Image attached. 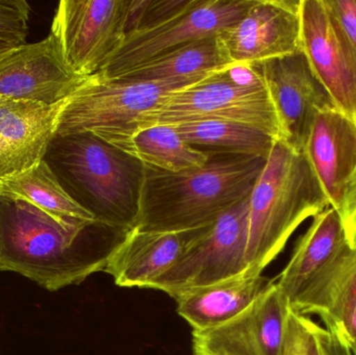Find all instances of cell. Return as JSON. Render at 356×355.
Masks as SVG:
<instances>
[{"instance_id": "30", "label": "cell", "mask_w": 356, "mask_h": 355, "mask_svg": "<svg viewBox=\"0 0 356 355\" xmlns=\"http://www.w3.org/2000/svg\"><path fill=\"white\" fill-rule=\"evenodd\" d=\"M344 224L349 247L356 248V177L343 198L338 210Z\"/></svg>"}, {"instance_id": "34", "label": "cell", "mask_w": 356, "mask_h": 355, "mask_svg": "<svg viewBox=\"0 0 356 355\" xmlns=\"http://www.w3.org/2000/svg\"><path fill=\"white\" fill-rule=\"evenodd\" d=\"M195 355H196V354H195Z\"/></svg>"}, {"instance_id": "2", "label": "cell", "mask_w": 356, "mask_h": 355, "mask_svg": "<svg viewBox=\"0 0 356 355\" xmlns=\"http://www.w3.org/2000/svg\"><path fill=\"white\" fill-rule=\"evenodd\" d=\"M267 160L211 151L204 166L170 173L145 167L135 229L184 231L209 226L250 196Z\"/></svg>"}, {"instance_id": "1", "label": "cell", "mask_w": 356, "mask_h": 355, "mask_svg": "<svg viewBox=\"0 0 356 355\" xmlns=\"http://www.w3.org/2000/svg\"><path fill=\"white\" fill-rule=\"evenodd\" d=\"M129 231L97 222H63L0 191V271L18 273L48 291L104 272Z\"/></svg>"}, {"instance_id": "32", "label": "cell", "mask_w": 356, "mask_h": 355, "mask_svg": "<svg viewBox=\"0 0 356 355\" xmlns=\"http://www.w3.org/2000/svg\"><path fill=\"white\" fill-rule=\"evenodd\" d=\"M18 46L10 45V44L0 43V58H3L6 54L15 49Z\"/></svg>"}, {"instance_id": "12", "label": "cell", "mask_w": 356, "mask_h": 355, "mask_svg": "<svg viewBox=\"0 0 356 355\" xmlns=\"http://www.w3.org/2000/svg\"><path fill=\"white\" fill-rule=\"evenodd\" d=\"M291 306L276 281L248 308L211 329L193 331L196 355H282Z\"/></svg>"}, {"instance_id": "18", "label": "cell", "mask_w": 356, "mask_h": 355, "mask_svg": "<svg viewBox=\"0 0 356 355\" xmlns=\"http://www.w3.org/2000/svg\"><path fill=\"white\" fill-rule=\"evenodd\" d=\"M348 246L344 224L336 208L330 206L314 217L276 281L291 308Z\"/></svg>"}, {"instance_id": "4", "label": "cell", "mask_w": 356, "mask_h": 355, "mask_svg": "<svg viewBox=\"0 0 356 355\" xmlns=\"http://www.w3.org/2000/svg\"><path fill=\"white\" fill-rule=\"evenodd\" d=\"M330 206L305 152L276 140L249 196L248 272L263 274L295 231Z\"/></svg>"}, {"instance_id": "5", "label": "cell", "mask_w": 356, "mask_h": 355, "mask_svg": "<svg viewBox=\"0 0 356 355\" xmlns=\"http://www.w3.org/2000/svg\"><path fill=\"white\" fill-rule=\"evenodd\" d=\"M213 120L242 123L280 140L273 104L252 65H236L218 71L195 85L169 94L120 131Z\"/></svg>"}, {"instance_id": "20", "label": "cell", "mask_w": 356, "mask_h": 355, "mask_svg": "<svg viewBox=\"0 0 356 355\" xmlns=\"http://www.w3.org/2000/svg\"><path fill=\"white\" fill-rule=\"evenodd\" d=\"M148 168L178 173L204 166L211 151L186 143L171 125H154L100 138Z\"/></svg>"}, {"instance_id": "27", "label": "cell", "mask_w": 356, "mask_h": 355, "mask_svg": "<svg viewBox=\"0 0 356 355\" xmlns=\"http://www.w3.org/2000/svg\"><path fill=\"white\" fill-rule=\"evenodd\" d=\"M188 2V0H149L138 29L154 26L171 18L182 10Z\"/></svg>"}, {"instance_id": "26", "label": "cell", "mask_w": 356, "mask_h": 355, "mask_svg": "<svg viewBox=\"0 0 356 355\" xmlns=\"http://www.w3.org/2000/svg\"><path fill=\"white\" fill-rule=\"evenodd\" d=\"M29 14L31 6L25 0H0V43L26 44Z\"/></svg>"}, {"instance_id": "17", "label": "cell", "mask_w": 356, "mask_h": 355, "mask_svg": "<svg viewBox=\"0 0 356 355\" xmlns=\"http://www.w3.org/2000/svg\"><path fill=\"white\" fill-rule=\"evenodd\" d=\"M305 154L330 206L339 210L356 177V121L339 108L320 113L309 133Z\"/></svg>"}, {"instance_id": "23", "label": "cell", "mask_w": 356, "mask_h": 355, "mask_svg": "<svg viewBox=\"0 0 356 355\" xmlns=\"http://www.w3.org/2000/svg\"><path fill=\"white\" fill-rule=\"evenodd\" d=\"M0 191L26 200L63 222H96L66 193L44 160L21 174L0 181Z\"/></svg>"}, {"instance_id": "16", "label": "cell", "mask_w": 356, "mask_h": 355, "mask_svg": "<svg viewBox=\"0 0 356 355\" xmlns=\"http://www.w3.org/2000/svg\"><path fill=\"white\" fill-rule=\"evenodd\" d=\"M207 227L170 233L134 227L111 256L104 272L119 287L149 289Z\"/></svg>"}, {"instance_id": "10", "label": "cell", "mask_w": 356, "mask_h": 355, "mask_svg": "<svg viewBox=\"0 0 356 355\" xmlns=\"http://www.w3.org/2000/svg\"><path fill=\"white\" fill-rule=\"evenodd\" d=\"M267 88L273 104L280 141L305 152L314 122L320 113L337 108L302 49L252 65Z\"/></svg>"}, {"instance_id": "31", "label": "cell", "mask_w": 356, "mask_h": 355, "mask_svg": "<svg viewBox=\"0 0 356 355\" xmlns=\"http://www.w3.org/2000/svg\"><path fill=\"white\" fill-rule=\"evenodd\" d=\"M334 324L340 327L350 345H356V296L347 304L341 315L340 320Z\"/></svg>"}, {"instance_id": "29", "label": "cell", "mask_w": 356, "mask_h": 355, "mask_svg": "<svg viewBox=\"0 0 356 355\" xmlns=\"http://www.w3.org/2000/svg\"><path fill=\"white\" fill-rule=\"evenodd\" d=\"M356 47V0H324Z\"/></svg>"}, {"instance_id": "7", "label": "cell", "mask_w": 356, "mask_h": 355, "mask_svg": "<svg viewBox=\"0 0 356 355\" xmlns=\"http://www.w3.org/2000/svg\"><path fill=\"white\" fill-rule=\"evenodd\" d=\"M253 0H188L177 14L125 35L96 74L112 79L184 44L213 37L242 19Z\"/></svg>"}, {"instance_id": "25", "label": "cell", "mask_w": 356, "mask_h": 355, "mask_svg": "<svg viewBox=\"0 0 356 355\" xmlns=\"http://www.w3.org/2000/svg\"><path fill=\"white\" fill-rule=\"evenodd\" d=\"M319 327L309 317L291 308L282 355H322Z\"/></svg>"}, {"instance_id": "19", "label": "cell", "mask_w": 356, "mask_h": 355, "mask_svg": "<svg viewBox=\"0 0 356 355\" xmlns=\"http://www.w3.org/2000/svg\"><path fill=\"white\" fill-rule=\"evenodd\" d=\"M275 279L263 274L244 273L213 285L180 294L177 313L192 327L204 331L226 322L248 308Z\"/></svg>"}, {"instance_id": "8", "label": "cell", "mask_w": 356, "mask_h": 355, "mask_svg": "<svg viewBox=\"0 0 356 355\" xmlns=\"http://www.w3.org/2000/svg\"><path fill=\"white\" fill-rule=\"evenodd\" d=\"M248 208L249 197L207 226L149 289L175 298L248 272Z\"/></svg>"}, {"instance_id": "21", "label": "cell", "mask_w": 356, "mask_h": 355, "mask_svg": "<svg viewBox=\"0 0 356 355\" xmlns=\"http://www.w3.org/2000/svg\"><path fill=\"white\" fill-rule=\"evenodd\" d=\"M234 66L218 35L184 44L112 79L152 81L207 77Z\"/></svg>"}, {"instance_id": "33", "label": "cell", "mask_w": 356, "mask_h": 355, "mask_svg": "<svg viewBox=\"0 0 356 355\" xmlns=\"http://www.w3.org/2000/svg\"><path fill=\"white\" fill-rule=\"evenodd\" d=\"M350 345V344H349ZM351 349H353V354L356 355V345H350Z\"/></svg>"}, {"instance_id": "14", "label": "cell", "mask_w": 356, "mask_h": 355, "mask_svg": "<svg viewBox=\"0 0 356 355\" xmlns=\"http://www.w3.org/2000/svg\"><path fill=\"white\" fill-rule=\"evenodd\" d=\"M86 79L65 60L56 35L23 44L0 58V96L56 106Z\"/></svg>"}, {"instance_id": "3", "label": "cell", "mask_w": 356, "mask_h": 355, "mask_svg": "<svg viewBox=\"0 0 356 355\" xmlns=\"http://www.w3.org/2000/svg\"><path fill=\"white\" fill-rule=\"evenodd\" d=\"M63 189L96 222L131 231L139 214L145 166L91 133L54 135L43 158Z\"/></svg>"}, {"instance_id": "28", "label": "cell", "mask_w": 356, "mask_h": 355, "mask_svg": "<svg viewBox=\"0 0 356 355\" xmlns=\"http://www.w3.org/2000/svg\"><path fill=\"white\" fill-rule=\"evenodd\" d=\"M320 348L322 355H355L344 333L337 324L319 327Z\"/></svg>"}, {"instance_id": "15", "label": "cell", "mask_w": 356, "mask_h": 355, "mask_svg": "<svg viewBox=\"0 0 356 355\" xmlns=\"http://www.w3.org/2000/svg\"><path fill=\"white\" fill-rule=\"evenodd\" d=\"M63 102L46 106L0 96V181L43 160L56 135Z\"/></svg>"}, {"instance_id": "13", "label": "cell", "mask_w": 356, "mask_h": 355, "mask_svg": "<svg viewBox=\"0 0 356 355\" xmlns=\"http://www.w3.org/2000/svg\"><path fill=\"white\" fill-rule=\"evenodd\" d=\"M300 1L253 0L241 20L219 33L232 62L249 66L300 50Z\"/></svg>"}, {"instance_id": "6", "label": "cell", "mask_w": 356, "mask_h": 355, "mask_svg": "<svg viewBox=\"0 0 356 355\" xmlns=\"http://www.w3.org/2000/svg\"><path fill=\"white\" fill-rule=\"evenodd\" d=\"M203 79L136 81L92 75L63 102L54 135L91 133L102 138L123 131L169 94Z\"/></svg>"}, {"instance_id": "22", "label": "cell", "mask_w": 356, "mask_h": 355, "mask_svg": "<svg viewBox=\"0 0 356 355\" xmlns=\"http://www.w3.org/2000/svg\"><path fill=\"white\" fill-rule=\"evenodd\" d=\"M356 296V248L347 247L292 306L299 314L316 315L334 324Z\"/></svg>"}, {"instance_id": "11", "label": "cell", "mask_w": 356, "mask_h": 355, "mask_svg": "<svg viewBox=\"0 0 356 355\" xmlns=\"http://www.w3.org/2000/svg\"><path fill=\"white\" fill-rule=\"evenodd\" d=\"M301 49L337 108L356 121V47L324 0H301Z\"/></svg>"}, {"instance_id": "9", "label": "cell", "mask_w": 356, "mask_h": 355, "mask_svg": "<svg viewBox=\"0 0 356 355\" xmlns=\"http://www.w3.org/2000/svg\"><path fill=\"white\" fill-rule=\"evenodd\" d=\"M129 0H62L51 33L71 70L88 79L102 70L124 40Z\"/></svg>"}, {"instance_id": "24", "label": "cell", "mask_w": 356, "mask_h": 355, "mask_svg": "<svg viewBox=\"0 0 356 355\" xmlns=\"http://www.w3.org/2000/svg\"><path fill=\"white\" fill-rule=\"evenodd\" d=\"M178 135L194 147L209 151L257 156L267 160L276 139L261 129L230 121H196L171 125Z\"/></svg>"}]
</instances>
